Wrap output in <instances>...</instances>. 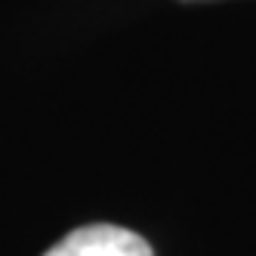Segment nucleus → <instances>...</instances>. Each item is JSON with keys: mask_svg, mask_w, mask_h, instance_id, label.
I'll return each instance as SVG.
<instances>
[{"mask_svg": "<svg viewBox=\"0 0 256 256\" xmlns=\"http://www.w3.org/2000/svg\"><path fill=\"white\" fill-rule=\"evenodd\" d=\"M44 256H154L148 241L120 226H84L68 232Z\"/></svg>", "mask_w": 256, "mask_h": 256, "instance_id": "nucleus-1", "label": "nucleus"}]
</instances>
